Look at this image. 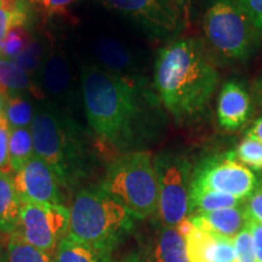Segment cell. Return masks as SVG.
<instances>
[{
  "label": "cell",
  "mask_w": 262,
  "mask_h": 262,
  "mask_svg": "<svg viewBox=\"0 0 262 262\" xmlns=\"http://www.w3.org/2000/svg\"><path fill=\"white\" fill-rule=\"evenodd\" d=\"M81 89L91 129L113 148L123 153L143 150L162 135L165 110L143 75H123L85 66Z\"/></svg>",
  "instance_id": "obj_1"
},
{
  "label": "cell",
  "mask_w": 262,
  "mask_h": 262,
  "mask_svg": "<svg viewBox=\"0 0 262 262\" xmlns=\"http://www.w3.org/2000/svg\"><path fill=\"white\" fill-rule=\"evenodd\" d=\"M219 83V72L198 39L176 38L157 55L153 88L164 110L178 124L201 119Z\"/></svg>",
  "instance_id": "obj_2"
},
{
  "label": "cell",
  "mask_w": 262,
  "mask_h": 262,
  "mask_svg": "<svg viewBox=\"0 0 262 262\" xmlns=\"http://www.w3.org/2000/svg\"><path fill=\"white\" fill-rule=\"evenodd\" d=\"M33 148L63 187H73L89 169V152L79 125L51 108L39 111L31 124Z\"/></svg>",
  "instance_id": "obj_3"
},
{
  "label": "cell",
  "mask_w": 262,
  "mask_h": 262,
  "mask_svg": "<svg viewBox=\"0 0 262 262\" xmlns=\"http://www.w3.org/2000/svg\"><path fill=\"white\" fill-rule=\"evenodd\" d=\"M134 216L101 187L77 193L70 208L68 234L91 247L111 251L133 228Z\"/></svg>",
  "instance_id": "obj_4"
},
{
  "label": "cell",
  "mask_w": 262,
  "mask_h": 262,
  "mask_svg": "<svg viewBox=\"0 0 262 262\" xmlns=\"http://www.w3.org/2000/svg\"><path fill=\"white\" fill-rule=\"evenodd\" d=\"M202 31L206 48L228 63L249 61L262 45V32L237 0H210Z\"/></svg>",
  "instance_id": "obj_5"
},
{
  "label": "cell",
  "mask_w": 262,
  "mask_h": 262,
  "mask_svg": "<svg viewBox=\"0 0 262 262\" xmlns=\"http://www.w3.org/2000/svg\"><path fill=\"white\" fill-rule=\"evenodd\" d=\"M101 188L134 217L147 219L158 209V179L146 150L123 153L108 166Z\"/></svg>",
  "instance_id": "obj_6"
},
{
  "label": "cell",
  "mask_w": 262,
  "mask_h": 262,
  "mask_svg": "<svg viewBox=\"0 0 262 262\" xmlns=\"http://www.w3.org/2000/svg\"><path fill=\"white\" fill-rule=\"evenodd\" d=\"M158 179L157 214L163 226L176 227L189 216L193 165L185 155L162 152L153 159Z\"/></svg>",
  "instance_id": "obj_7"
},
{
  "label": "cell",
  "mask_w": 262,
  "mask_h": 262,
  "mask_svg": "<svg viewBox=\"0 0 262 262\" xmlns=\"http://www.w3.org/2000/svg\"><path fill=\"white\" fill-rule=\"evenodd\" d=\"M253 170L235 159L232 152L204 158L193 166L191 191H212L244 202L258 186Z\"/></svg>",
  "instance_id": "obj_8"
},
{
  "label": "cell",
  "mask_w": 262,
  "mask_h": 262,
  "mask_svg": "<svg viewBox=\"0 0 262 262\" xmlns=\"http://www.w3.org/2000/svg\"><path fill=\"white\" fill-rule=\"evenodd\" d=\"M104 5L136 24L147 34L176 39L187 25L186 10L171 0H103Z\"/></svg>",
  "instance_id": "obj_9"
},
{
  "label": "cell",
  "mask_w": 262,
  "mask_h": 262,
  "mask_svg": "<svg viewBox=\"0 0 262 262\" xmlns=\"http://www.w3.org/2000/svg\"><path fill=\"white\" fill-rule=\"evenodd\" d=\"M70 231V209L62 204L22 203L17 233L34 248L55 254Z\"/></svg>",
  "instance_id": "obj_10"
},
{
  "label": "cell",
  "mask_w": 262,
  "mask_h": 262,
  "mask_svg": "<svg viewBox=\"0 0 262 262\" xmlns=\"http://www.w3.org/2000/svg\"><path fill=\"white\" fill-rule=\"evenodd\" d=\"M60 185L55 172L35 153L14 175V186L21 203L62 204Z\"/></svg>",
  "instance_id": "obj_11"
},
{
  "label": "cell",
  "mask_w": 262,
  "mask_h": 262,
  "mask_svg": "<svg viewBox=\"0 0 262 262\" xmlns=\"http://www.w3.org/2000/svg\"><path fill=\"white\" fill-rule=\"evenodd\" d=\"M253 112L251 95L244 85L228 80L221 88L217 98V122L226 131L239 130L245 125Z\"/></svg>",
  "instance_id": "obj_12"
},
{
  "label": "cell",
  "mask_w": 262,
  "mask_h": 262,
  "mask_svg": "<svg viewBox=\"0 0 262 262\" xmlns=\"http://www.w3.org/2000/svg\"><path fill=\"white\" fill-rule=\"evenodd\" d=\"M189 262H237L233 238L193 229L185 237Z\"/></svg>",
  "instance_id": "obj_13"
},
{
  "label": "cell",
  "mask_w": 262,
  "mask_h": 262,
  "mask_svg": "<svg viewBox=\"0 0 262 262\" xmlns=\"http://www.w3.org/2000/svg\"><path fill=\"white\" fill-rule=\"evenodd\" d=\"M188 219L196 229L228 238H234L247 226L249 220L243 204L204 214H193Z\"/></svg>",
  "instance_id": "obj_14"
},
{
  "label": "cell",
  "mask_w": 262,
  "mask_h": 262,
  "mask_svg": "<svg viewBox=\"0 0 262 262\" xmlns=\"http://www.w3.org/2000/svg\"><path fill=\"white\" fill-rule=\"evenodd\" d=\"M93 50L104 70L123 75H139L136 73L135 60L125 45L111 37L97 38Z\"/></svg>",
  "instance_id": "obj_15"
},
{
  "label": "cell",
  "mask_w": 262,
  "mask_h": 262,
  "mask_svg": "<svg viewBox=\"0 0 262 262\" xmlns=\"http://www.w3.org/2000/svg\"><path fill=\"white\" fill-rule=\"evenodd\" d=\"M22 203L14 186V175L0 171V233L12 234L21 222Z\"/></svg>",
  "instance_id": "obj_16"
},
{
  "label": "cell",
  "mask_w": 262,
  "mask_h": 262,
  "mask_svg": "<svg viewBox=\"0 0 262 262\" xmlns=\"http://www.w3.org/2000/svg\"><path fill=\"white\" fill-rule=\"evenodd\" d=\"M153 262H189L185 238L175 227L163 226L152 250Z\"/></svg>",
  "instance_id": "obj_17"
},
{
  "label": "cell",
  "mask_w": 262,
  "mask_h": 262,
  "mask_svg": "<svg viewBox=\"0 0 262 262\" xmlns=\"http://www.w3.org/2000/svg\"><path fill=\"white\" fill-rule=\"evenodd\" d=\"M55 262H111V251L85 244L67 234L57 245Z\"/></svg>",
  "instance_id": "obj_18"
},
{
  "label": "cell",
  "mask_w": 262,
  "mask_h": 262,
  "mask_svg": "<svg viewBox=\"0 0 262 262\" xmlns=\"http://www.w3.org/2000/svg\"><path fill=\"white\" fill-rule=\"evenodd\" d=\"M41 84L48 94L62 96L71 84V72L67 61L60 52H52L45 58L41 70Z\"/></svg>",
  "instance_id": "obj_19"
},
{
  "label": "cell",
  "mask_w": 262,
  "mask_h": 262,
  "mask_svg": "<svg viewBox=\"0 0 262 262\" xmlns=\"http://www.w3.org/2000/svg\"><path fill=\"white\" fill-rule=\"evenodd\" d=\"M243 204V201L233 195L212 191L189 192V215L204 214L226 208H234Z\"/></svg>",
  "instance_id": "obj_20"
},
{
  "label": "cell",
  "mask_w": 262,
  "mask_h": 262,
  "mask_svg": "<svg viewBox=\"0 0 262 262\" xmlns=\"http://www.w3.org/2000/svg\"><path fill=\"white\" fill-rule=\"evenodd\" d=\"M34 156L31 130L27 127L10 129L9 163L12 172H17Z\"/></svg>",
  "instance_id": "obj_21"
},
{
  "label": "cell",
  "mask_w": 262,
  "mask_h": 262,
  "mask_svg": "<svg viewBox=\"0 0 262 262\" xmlns=\"http://www.w3.org/2000/svg\"><path fill=\"white\" fill-rule=\"evenodd\" d=\"M29 75L21 70L14 60L0 57V90L8 95L33 90Z\"/></svg>",
  "instance_id": "obj_22"
},
{
  "label": "cell",
  "mask_w": 262,
  "mask_h": 262,
  "mask_svg": "<svg viewBox=\"0 0 262 262\" xmlns=\"http://www.w3.org/2000/svg\"><path fill=\"white\" fill-rule=\"evenodd\" d=\"M6 256L8 262H55L52 255L28 244L17 232L10 234Z\"/></svg>",
  "instance_id": "obj_23"
},
{
  "label": "cell",
  "mask_w": 262,
  "mask_h": 262,
  "mask_svg": "<svg viewBox=\"0 0 262 262\" xmlns=\"http://www.w3.org/2000/svg\"><path fill=\"white\" fill-rule=\"evenodd\" d=\"M33 117L32 106L27 100L19 94L9 95L5 107V120L9 129L31 126Z\"/></svg>",
  "instance_id": "obj_24"
},
{
  "label": "cell",
  "mask_w": 262,
  "mask_h": 262,
  "mask_svg": "<svg viewBox=\"0 0 262 262\" xmlns=\"http://www.w3.org/2000/svg\"><path fill=\"white\" fill-rule=\"evenodd\" d=\"M238 162L250 170L261 171L262 170V143L260 141L245 137L237 148L232 150Z\"/></svg>",
  "instance_id": "obj_25"
},
{
  "label": "cell",
  "mask_w": 262,
  "mask_h": 262,
  "mask_svg": "<svg viewBox=\"0 0 262 262\" xmlns=\"http://www.w3.org/2000/svg\"><path fill=\"white\" fill-rule=\"evenodd\" d=\"M32 38L27 27H11L6 35L2 56L8 60H15L27 48Z\"/></svg>",
  "instance_id": "obj_26"
},
{
  "label": "cell",
  "mask_w": 262,
  "mask_h": 262,
  "mask_svg": "<svg viewBox=\"0 0 262 262\" xmlns=\"http://www.w3.org/2000/svg\"><path fill=\"white\" fill-rule=\"evenodd\" d=\"M42 57V45L38 39H32L31 42L27 45V48L22 51L21 55H18L15 58V63L26 72L28 75H31L37 71V68L40 66V61Z\"/></svg>",
  "instance_id": "obj_27"
},
{
  "label": "cell",
  "mask_w": 262,
  "mask_h": 262,
  "mask_svg": "<svg viewBox=\"0 0 262 262\" xmlns=\"http://www.w3.org/2000/svg\"><path fill=\"white\" fill-rule=\"evenodd\" d=\"M233 241L237 262H257L256 255H255L253 247V239H251V234L248 226H245V227L235 235Z\"/></svg>",
  "instance_id": "obj_28"
},
{
  "label": "cell",
  "mask_w": 262,
  "mask_h": 262,
  "mask_svg": "<svg viewBox=\"0 0 262 262\" xmlns=\"http://www.w3.org/2000/svg\"><path fill=\"white\" fill-rule=\"evenodd\" d=\"M244 208L249 220L262 224V182L258 183L255 191L248 196Z\"/></svg>",
  "instance_id": "obj_29"
},
{
  "label": "cell",
  "mask_w": 262,
  "mask_h": 262,
  "mask_svg": "<svg viewBox=\"0 0 262 262\" xmlns=\"http://www.w3.org/2000/svg\"><path fill=\"white\" fill-rule=\"evenodd\" d=\"M9 139L10 129L4 119L0 122V171L11 172L9 163Z\"/></svg>",
  "instance_id": "obj_30"
},
{
  "label": "cell",
  "mask_w": 262,
  "mask_h": 262,
  "mask_svg": "<svg viewBox=\"0 0 262 262\" xmlns=\"http://www.w3.org/2000/svg\"><path fill=\"white\" fill-rule=\"evenodd\" d=\"M254 25L262 32V0H237Z\"/></svg>",
  "instance_id": "obj_31"
},
{
  "label": "cell",
  "mask_w": 262,
  "mask_h": 262,
  "mask_svg": "<svg viewBox=\"0 0 262 262\" xmlns=\"http://www.w3.org/2000/svg\"><path fill=\"white\" fill-rule=\"evenodd\" d=\"M248 228L250 231L251 239H253V247L257 262H262V224L248 220Z\"/></svg>",
  "instance_id": "obj_32"
},
{
  "label": "cell",
  "mask_w": 262,
  "mask_h": 262,
  "mask_svg": "<svg viewBox=\"0 0 262 262\" xmlns=\"http://www.w3.org/2000/svg\"><path fill=\"white\" fill-rule=\"evenodd\" d=\"M11 28V18H10L9 11L3 6L0 2V56H2L3 47H4V41L6 35Z\"/></svg>",
  "instance_id": "obj_33"
},
{
  "label": "cell",
  "mask_w": 262,
  "mask_h": 262,
  "mask_svg": "<svg viewBox=\"0 0 262 262\" xmlns=\"http://www.w3.org/2000/svg\"><path fill=\"white\" fill-rule=\"evenodd\" d=\"M245 137L255 139L262 143V116L255 119L251 126L245 131Z\"/></svg>",
  "instance_id": "obj_34"
},
{
  "label": "cell",
  "mask_w": 262,
  "mask_h": 262,
  "mask_svg": "<svg viewBox=\"0 0 262 262\" xmlns=\"http://www.w3.org/2000/svg\"><path fill=\"white\" fill-rule=\"evenodd\" d=\"M73 0H41L44 8L49 12H57L63 10L66 6L70 5Z\"/></svg>",
  "instance_id": "obj_35"
},
{
  "label": "cell",
  "mask_w": 262,
  "mask_h": 262,
  "mask_svg": "<svg viewBox=\"0 0 262 262\" xmlns=\"http://www.w3.org/2000/svg\"><path fill=\"white\" fill-rule=\"evenodd\" d=\"M251 94H253V102L262 110V74L258 75L251 85Z\"/></svg>",
  "instance_id": "obj_36"
},
{
  "label": "cell",
  "mask_w": 262,
  "mask_h": 262,
  "mask_svg": "<svg viewBox=\"0 0 262 262\" xmlns=\"http://www.w3.org/2000/svg\"><path fill=\"white\" fill-rule=\"evenodd\" d=\"M9 95L4 93L3 90H0V122L5 119V107L6 102H8Z\"/></svg>",
  "instance_id": "obj_37"
},
{
  "label": "cell",
  "mask_w": 262,
  "mask_h": 262,
  "mask_svg": "<svg viewBox=\"0 0 262 262\" xmlns=\"http://www.w3.org/2000/svg\"><path fill=\"white\" fill-rule=\"evenodd\" d=\"M171 2L175 3L176 5H179L180 8H182V9L186 10V8L191 5L192 3L194 2V0H171Z\"/></svg>",
  "instance_id": "obj_38"
},
{
  "label": "cell",
  "mask_w": 262,
  "mask_h": 262,
  "mask_svg": "<svg viewBox=\"0 0 262 262\" xmlns=\"http://www.w3.org/2000/svg\"><path fill=\"white\" fill-rule=\"evenodd\" d=\"M120 262H141V261L136 254H131V255H129V256L124 257Z\"/></svg>",
  "instance_id": "obj_39"
},
{
  "label": "cell",
  "mask_w": 262,
  "mask_h": 262,
  "mask_svg": "<svg viewBox=\"0 0 262 262\" xmlns=\"http://www.w3.org/2000/svg\"><path fill=\"white\" fill-rule=\"evenodd\" d=\"M0 262H8V256H6L2 248H0Z\"/></svg>",
  "instance_id": "obj_40"
},
{
  "label": "cell",
  "mask_w": 262,
  "mask_h": 262,
  "mask_svg": "<svg viewBox=\"0 0 262 262\" xmlns=\"http://www.w3.org/2000/svg\"><path fill=\"white\" fill-rule=\"evenodd\" d=\"M38 2H41V0H38Z\"/></svg>",
  "instance_id": "obj_41"
}]
</instances>
